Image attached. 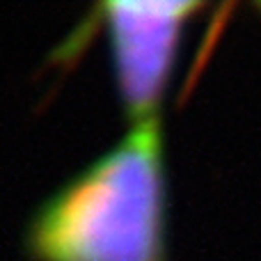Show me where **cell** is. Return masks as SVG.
I'll return each mask as SVG.
<instances>
[{"mask_svg":"<svg viewBox=\"0 0 261 261\" xmlns=\"http://www.w3.org/2000/svg\"><path fill=\"white\" fill-rule=\"evenodd\" d=\"M204 7L202 3H103L99 7L115 87L130 126L163 117L186 25Z\"/></svg>","mask_w":261,"mask_h":261,"instance_id":"7a4b0ae2","label":"cell"},{"mask_svg":"<svg viewBox=\"0 0 261 261\" xmlns=\"http://www.w3.org/2000/svg\"><path fill=\"white\" fill-rule=\"evenodd\" d=\"M163 117L128 126L44 199L25 227L32 261H170Z\"/></svg>","mask_w":261,"mask_h":261,"instance_id":"6da1fadb","label":"cell"}]
</instances>
